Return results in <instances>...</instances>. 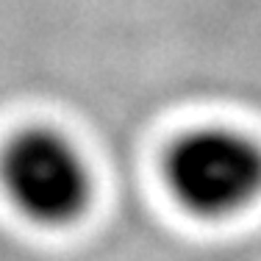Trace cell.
I'll return each mask as SVG.
<instances>
[{
  "instance_id": "cell-1",
  "label": "cell",
  "mask_w": 261,
  "mask_h": 261,
  "mask_svg": "<svg viewBox=\"0 0 261 261\" xmlns=\"http://www.w3.org/2000/svg\"><path fill=\"white\" fill-rule=\"evenodd\" d=\"M164 181L197 217L220 220L261 195V147L231 128H197L167 150Z\"/></svg>"
},
{
  "instance_id": "cell-2",
  "label": "cell",
  "mask_w": 261,
  "mask_h": 261,
  "mask_svg": "<svg viewBox=\"0 0 261 261\" xmlns=\"http://www.w3.org/2000/svg\"><path fill=\"white\" fill-rule=\"evenodd\" d=\"M0 184L14 208L50 228L75 222L92 197L86 159L53 128H28L6 145Z\"/></svg>"
}]
</instances>
